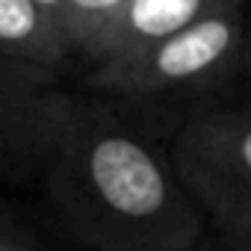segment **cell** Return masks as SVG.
I'll list each match as a JSON object with an SVG mask.
<instances>
[{
	"label": "cell",
	"instance_id": "3",
	"mask_svg": "<svg viewBox=\"0 0 251 251\" xmlns=\"http://www.w3.org/2000/svg\"><path fill=\"white\" fill-rule=\"evenodd\" d=\"M245 36L242 6L201 18L139 53L109 59L89 74V86L121 98H157L216 77Z\"/></svg>",
	"mask_w": 251,
	"mask_h": 251
},
{
	"label": "cell",
	"instance_id": "2",
	"mask_svg": "<svg viewBox=\"0 0 251 251\" xmlns=\"http://www.w3.org/2000/svg\"><path fill=\"white\" fill-rule=\"evenodd\" d=\"M169 157L219 233L251 239V112L222 109L189 118Z\"/></svg>",
	"mask_w": 251,
	"mask_h": 251
},
{
	"label": "cell",
	"instance_id": "11",
	"mask_svg": "<svg viewBox=\"0 0 251 251\" xmlns=\"http://www.w3.org/2000/svg\"><path fill=\"white\" fill-rule=\"evenodd\" d=\"M245 109H248V112H251V95H248V103H245Z\"/></svg>",
	"mask_w": 251,
	"mask_h": 251
},
{
	"label": "cell",
	"instance_id": "8",
	"mask_svg": "<svg viewBox=\"0 0 251 251\" xmlns=\"http://www.w3.org/2000/svg\"><path fill=\"white\" fill-rule=\"evenodd\" d=\"M0 251H62V248H56L50 239L33 230L9 207H0Z\"/></svg>",
	"mask_w": 251,
	"mask_h": 251
},
{
	"label": "cell",
	"instance_id": "7",
	"mask_svg": "<svg viewBox=\"0 0 251 251\" xmlns=\"http://www.w3.org/2000/svg\"><path fill=\"white\" fill-rule=\"evenodd\" d=\"M130 0H62L59 27L74 56L95 68L106 59Z\"/></svg>",
	"mask_w": 251,
	"mask_h": 251
},
{
	"label": "cell",
	"instance_id": "9",
	"mask_svg": "<svg viewBox=\"0 0 251 251\" xmlns=\"http://www.w3.org/2000/svg\"><path fill=\"white\" fill-rule=\"evenodd\" d=\"M186 251H251V239L245 236H230V233H216V236H201L195 245Z\"/></svg>",
	"mask_w": 251,
	"mask_h": 251
},
{
	"label": "cell",
	"instance_id": "6",
	"mask_svg": "<svg viewBox=\"0 0 251 251\" xmlns=\"http://www.w3.org/2000/svg\"><path fill=\"white\" fill-rule=\"evenodd\" d=\"M71 56L62 27L36 0H0V59L56 71Z\"/></svg>",
	"mask_w": 251,
	"mask_h": 251
},
{
	"label": "cell",
	"instance_id": "1",
	"mask_svg": "<svg viewBox=\"0 0 251 251\" xmlns=\"http://www.w3.org/2000/svg\"><path fill=\"white\" fill-rule=\"evenodd\" d=\"M48 198L83 251H186L204 219L172 157L115 112L74 98Z\"/></svg>",
	"mask_w": 251,
	"mask_h": 251
},
{
	"label": "cell",
	"instance_id": "10",
	"mask_svg": "<svg viewBox=\"0 0 251 251\" xmlns=\"http://www.w3.org/2000/svg\"><path fill=\"white\" fill-rule=\"evenodd\" d=\"M36 3H39L42 9H48V12L56 18V24H59V9H62V0H36Z\"/></svg>",
	"mask_w": 251,
	"mask_h": 251
},
{
	"label": "cell",
	"instance_id": "4",
	"mask_svg": "<svg viewBox=\"0 0 251 251\" xmlns=\"http://www.w3.org/2000/svg\"><path fill=\"white\" fill-rule=\"evenodd\" d=\"M71 112L74 98L56 71L0 59V195L45 180Z\"/></svg>",
	"mask_w": 251,
	"mask_h": 251
},
{
	"label": "cell",
	"instance_id": "5",
	"mask_svg": "<svg viewBox=\"0 0 251 251\" xmlns=\"http://www.w3.org/2000/svg\"><path fill=\"white\" fill-rule=\"evenodd\" d=\"M236 6H242V0H130L103 62L139 53L148 45L183 30L201 18H210L216 12H227Z\"/></svg>",
	"mask_w": 251,
	"mask_h": 251
}]
</instances>
